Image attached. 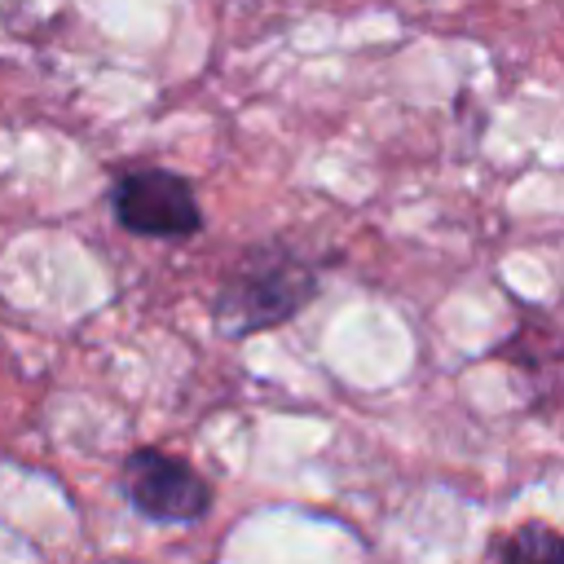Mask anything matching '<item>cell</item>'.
I'll return each mask as SVG.
<instances>
[{"label": "cell", "mask_w": 564, "mask_h": 564, "mask_svg": "<svg viewBox=\"0 0 564 564\" xmlns=\"http://www.w3.org/2000/svg\"><path fill=\"white\" fill-rule=\"evenodd\" d=\"M317 286V264L286 238H269L247 247L220 273V286L212 295V322L225 339H251L308 308Z\"/></svg>", "instance_id": "cell-1"}, {"label": "cell", "mask_w": 564, "mask_h": 564, "mask_svg": "<svg viewBox=\"0 0 564 564\" xmlns=\"http://www.w3.org/2000/svg\"><path fill=\"white\" fill-rule=\"evenodd\" d=\"M110 216L137 238L181 242L203 229L198 194L185 176L167 167H132L110 185Z\"/></svg>", "instance_id": "cell-2"}, {"label": "cell", "mask_w": 564, "mask_h": 564, "mask_svg": "<svg viewBox=\"0 0 564 564\" xmlns=\"http://www.w3.org/2000/svg\"><path fill=\"white\" fill-rule=\"evenodd\" d=\"M119 485H123V498L132 502V511L145 520H159V524H194L212 511L207 476L194 463H185L167 449H154V445H141L123 458Z\"/></svg>", "instance_id": "cell-3"}, {"label": "cell", "mask_w": 564, "mask_h": 564, "mask_svg": "<svg viewBox=\"0 0 564 564\" xmlns=\"http://www.w3.org/2000/svg\"><path fill=\"white\" fill-rule=\"evenodd\" d=\"M498 564H564V533L551 524H520L502 538Z\"/></svg>", "instance_id": "cell-4"}]
</instances>
